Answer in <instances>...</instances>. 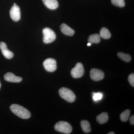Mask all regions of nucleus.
Segmentation results:
<instances>
[{
	"label": "nucleus",
	"mask_w": 134,
	"mask_h": 134,
	"mask_svg": "<svg viewBox=\"0 0 134 134\" xmlns=\"http://www.w3.org/2000/svg\"><path fill=\"white\" fill-rule=\"evenodd\" d=\"M10 108L15 115L22 119H26L30 117L31 114L30 112L22 106L13 104L10 106Z\"/></svg>",
	"instance_id": "obj_1"
},
{
	"label": "nucleus",
	"mask_w": 134,
	"mask_h": 134,
	"mask_svg": "<svg viewBox=\"0 0 134 134\" xmlns=\"http://www.w3.org/2000/svg\"><path fill=\"white\" fill-rule=\"evenodd\" d=\"M59 93L62 98L69 103H73L75 100V95L69 89L64 87L62 88L59 90Z\"/></svg>",
	"instance_id": "obj_2"
},
{
	"label": "nucleus",
	"mask_w": 134,
	"mask_h": 134,
	"mask_svg": "<svg viewBox=\"0 0 134 134\" xmlns=\"http://www.w3.org/2000/svg\"><path fill=\"white\" fill-rule=\"evenodd\" d=\"M54 129L58 132L64 134H70L72 131V127L68 122L60 121L57 122L54 126Z\"/></svg>",
	"instance_id": "obj_3"
},
{
	"label": "nucleus",
	"mask_w": 134,
	"mask_h": 134,
	"mask_svg": "<svg viewBox=\"0 0 134 134\" xmlns=\"http://www.w3.org/2000/svg\"><path fill=\"white\" fill-rule=\"evenodd\" d=\"M43 42L46 44L52 43L56 38L55 32L50 28H44L43 30Z\"/></svg>",
	"instance_id": "obj_4"
},
{
	"label": "nucleus",
	"mask_w": 134,
	"mask_h": 134,
	"mask_svg": "<svg viewBox=\"0 0 134 134\" xmlns=\"http://www.w3.org/2000/svg\"><path fill=\"white\" fill-rule=\"evenodd\" d=\"M84 74V69L82 64L81 63H78L72 69L71 71V74L74 78H78L82 76Z\"/></svg>",
	"instance_id": "obj_5"
},
{
	"label": "nucleus",
	"mask_w": 134,
	"mask_h": 134,
	"mask_svg": "<svg viewBox=\"0 0 134 134\" xmlns=\"http://www.w3.org/2000/svg\"><path fill=\"white\" fill-rule=\"evenodd\" d=\"M43 66L45 69L48 72H54L57 69L56 61L52 58H48L43 62Z\"/></svg>",
	"instance_id": "obj_6"
},
{
	"label": "nucleus",
	"mask_w": 134,
	"mask_h": 134,
	"mask_svg": "<svg viewBox=\"0 0 134 134\" xmlns=\"http://www.w3.org/2000/svg\"><path fill=\"white\" fill-rule=\"evenodd\" d=\"M10 17L14 21H18L21 18V12L19 7L16 5H14L10 10Z\"/></svg>",
	"instance_id": "obj_7"
},
{
	"label": "nucleus",
	"mask_w": 134,
	"mask_h": 134,
	"mask_svg": "<svg viewBox=\"0 0 134 134\" xmlns=\"http://www.w3.org/2000/svg\"><path fill=\"white\" fill-rule=\"evenodd\" d=\"M104 76V72L100 70L97 69H92L90 71V77L95 81H98L102 80Z\"/></svg>",
	"instance_id": "obj_8"
},
{
	"label": "nucleus",
	"mask_w": 134,
	"mask_h": 134,
	"mask_svg": "<svg viewBox=\"0 0 134 134\" xmlns=\"http://www.w3.org/2000/svg\"><path fill=\"white\" fill-rule=\"evenodd\" d=\"M0 49L1 50L2 54L5 58L8 59H11L14 56V54L8 49L7 45L4 42L0 43Z\"/></svg>",
	"instance_id": "obj_9"
},
{
	"label": "nucleus",
	"mask_w": 134,
	"mask_h": 134,
	"mask_svg": "<svg viewBox=\"0 0 134 134\" xmlns=\"http://www.w3.org/2000/svg\"><path fill=\"white\" fill-rule=\"evenodd\" d=\"M5 81L11 82L18 83L22 81V78L20 77L16 76L11 72H8L4 76Z\"/></svg>",
	"instance_id": "obj_10"
},
{
	"label": "nucleus",
	"mask_w": 134,
	"mask_h": 134,
	"mask_svg": "<svg viewBox=\"0 0 134 134\" xmlns=\"http://www.w3.org/2000/svg\"><path fill=\"white\" fill-rule=\"evenodd\" d=\"M44 4L49 9H56L59 7V3L57 0H42Z\"/></svg>",
	"instance_id": "obj_11"
},
{
	"label": "nucleus",
	"mask_w": 134,
	"mask_h": 134,
	"mask_svg": "<svg viewBox=\"0 0 134 134\" xmlns=\"http://www.w3.org/2000/svg\"><path fill=\"white\" fill-rule=\"evenodd\" d=\"M60 30L63 33L67 36H72L75 33L74 30L65 24L61 25Z\"/></svg>",
	"instance_id": "obj_12"
},
{
	"label": "nucleus",
	"mask_w": 134,
	"mask_h": 134,
	"mask_svg": "<svg viewBox=\"0 0 134 134\" xmlns=\"http://www.w3.org/2000/svg\"><path fill=\"white\" fill-rule=\"evenodd\" d=\"M108 119L107 113L103 112L97 116V120L99 124H103L107 122Z\"/></svg>",
	"instance_id": "obj_13"
},
{
	"label": "nucleus",
	"mask_w": 134,
	"mask_h": 134,
	"mask_svg": "<svg viewBox=\"0 0 134 134\" xmlns=\"http://www.w3.org/2000/svg\"><path fill=\"white\" fill-rule=\"evenodd\" d=\"M81 127L85 133H89L91 131L90 125L88 121L85 120H82L81 122Z\"/></svg>",
	"instance_id": "obj_14"
},
{
	"label": "nucleus",
	"mask_w": 134,
	"mask_h": 134,
	"mask_svg": "<svg viewBox=\"0 0 134 134\" xmlns=\"http://www.w3.org/2000/svg\"><path fill=\"white\" fill-rule=\"evenodd\" d=\"M99 36L102 38L107 39L110 38L111 34L108 29L104 27L100 30Z\"/></svg>",
	"instance_id": "obj_15"
},
{
	"label": "nucleus",
	"mask_w": 134,
	"mask_h": 134,
	"mask_svg": "<svg viewBox=\"0 0 134 134\" xmlns=\"http://www.w3.org/2000/svg\"><path fill=\"white\" fill-rule=\"evenodd\" d=\"M100 37L99 35L97 34H92L89 37V43H98L100 42Z\"/></svg>",
	"instance_id": "obj_16"
},
{
	"label": "nucleus",
	"mask_w": 134,
	"mask_h": 134,
	"mask_svg": "<svg viewBox=\"0 0 134 134\" xmlns=\"http://www.w3.org/2000/svg\"><path fill=\"white\" fill-rule=\"evenodd\" d=\"M117 55L120 59L126 62H129L132 59L131 57L129 54H126L122 52L118 53Z\"/></svg>",
	"instance_id": "obj_17"
},
{
	"label": "nucleus",
	"mask_w": 134,
	"mask_h": 134,
	"mask_svg": "<svg viewBox=\"0 0 134 134\" xmlns=\"http://www.w3.org/2000/svg\"><path fill=\"white\" fill-rule=\"evenodd\" d=\"M130 114V111L129 110H126L121 113L120 115V119L123 122L127 121L129 118Z\"/></svg>",
	"instance_id": "obj_18"
},
{
	"label": "nucleus",
	"mask_w": 134,
	"mask_h": 134,
	"mask_svg": "<svg viewBox=\"0 0 134 134\" xmlns=\"http://www.w3.org/2000/svg\"><path fill=\"white\" fill-rule=\"evenodd\" d=\"M111 2L113 5L120 7H125V0H111Z\"/></svg>",
	"instance_id": "obj_19"
},
{
	"label": "nucleus",
	"mask_w": 134,
	"mask_h": 134,
	"mask_svg": "<svg viewBox=\"0 0 134 134\" xmlns=\"http://www.w3.org/2000/svg\"><path fill=\"white\" fill-rule=\"evenodd\" d=\"M92 95H93V100L96 102L101 100L103 98V94L101 92H97V93L93 92L92 93Z\"/></svg>",
	"instance_id": "obj_20"
},
{
	"label": "nucleus",
	"mask_w": 134,
	"mask_h": 134,
	"mask_svg": "<svg viewBox=\"0 0 134 134\" xmlns=\"http://www.w3.org/2000/svg\"><path fill=\"white\" fill-rule=\"evenodd\" d=\"M128 81L130 83L133 87L134 86V74H131L128 77Z\"/></svg>",
	"instance_id": "obj_21"
},
{
	"label": "nucleus",
	"mask_w": 134,
	"mask_h": 134,
	"mask_svg": "<svg viewBox=\"0 0 134 134\" xmlns=\"http://www.w3.org/2000/svg\"><path fill=\"white\" fill-rule=\"evenodd\" d=\"M130 123L132 125H134V115H133V116H131L130 117Z\"/></svg>",
	"instance_id": "obj_22"
},
{
	"label": "nucleus",
	"mask_w": 134,
	"mask_h": 134,
	"mask_svg": "<svg viewBox=\"0 0 134 134\" xmlns=\"http://www.w3.org/2000/svg\"><path fill=\"white\" fill-rule=\"evenodd\" d=\"M91 43H88L87 44V46H91Z\"/></svg>",
	"instance_id": "obj_23"
},
{
	"label": "nucleus",
	"mask_w": 134,
	"mask_h": 134,
	"mask_svg": "<svg viewBox=\"0 0 134 134\" xmlns=\"http://www.w3.org/2000/svg\"><path fill=\"white\" fill-rule=\"evenodd\" d=\"M115 134L114 132H110L108 133V134Z\"/></svg>",
	"instance_id": "obj_24"
},
{
	"label": "nucleus",
	"mask_w": 134,
	"mask_h": 134,
	"mask_svg": "<svg viewBox=\"0 0 134 134\" xmlns=\"http://www.w3.org/2000/svg\"><path fill=\"white\" fill-rule=\"evenodd\" d=\"M1 83H0V88H1Z\"/></svg>",
	"instance_id": "obj_25"
}]
</instances>
